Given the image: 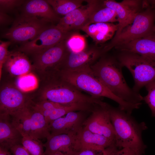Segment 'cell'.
I'll return each instance as SVG.
<instances>
[{
  "label": "cell",
  "instance_id": "obj_1",
  "mask_svg": "<svg viewBox=\"0 0 155 155\" xmlns=\"http://www.w3.org/2000/svg\"><path fill=\"white\" fill-rule=\"evenodd\" d=\"M123 67L117 58L104 55L90 68L95 76L117 96L130 103L142 104L143 97L128 86L123 75Z\"/></svg>",
  "mask_w": 155,
  "mask_h": 155
},
{
  "label": "cell",
  "instance_id": "obj_2",
  "mask_svg": "<svg viewBox=\"0 0 155 155\" xmlns=\"http://www.w3.org/2000/svg\"><path fill=\"white\" fill-rule=\"evenodd\" d=\"M108 111L115 133V145L121 148H128L137 155H142L146 146L142 133L147 128L144 122L139 123L129 114L102 101L100 104Z\"/></svg>",
  "mask_w": 155,
  "mask_h": 155
},
{
  "label": "cell",
  "instance_id": "obj_9",
  "mask_svg": "<svg viewBox=\"0 0 155 155\" xmlns=\"http://www.w3.org/2000/svg\"><path fill=\"white\" fill-rule=\"evenodd\" d=\"M73 32H66L51 25L32 40L21 44L16 49L28 55L40 53L65 40Z\"/></svg>",
  "mask_w": 155,
  "mask_h": 155
},
{
  "label": "cell",
  "instance_id": "obj_5",
  "mask_svg": "<svg viewBox=\"0 0 155 155\" xmlns=\"http://www.w3.org/2000/svg\"><path fill=\"white\" fill-rule=\"evenodd\" d=\"M155 9L149 8L139 12L133 22L114 36L103 47L105 53L113 48L124 45L146 36L155 31Z\"/></svg>",
  "mask_w": 155,
  "mask_h": 155
},
{
  "label": "cell",
  "instance_id": "obj_6",
  "mask_svg": "<svg viewBox=\"0 0 155 155\" xmlns=\"http://www.w3.org/2000/svg\"><path fill=\"white\" fill-rule=\"evenodd\" d=\"M33 102L21 110L9 115L14 126L22 136L34 139L46 138L50 134L49 124Z\"/></svg>",
  "mask_w": 155,
  "mask_h": 155
},
{
  "label": "cell",
  "instance_id": "obj_7",
  "mask_svg": "<svg viewBox=\"0 0 155 155\" xmlns=\"http://www.w3.org/2000/svg\"><path fill=\"white\" fill-rule=\"evenodd\" d=\"M117 59L123 67L131 73L134 81L132 88L136 92L155 81V61L133 53L121 52Z\"/></svg>",
  "mask_w": 155,
  "mask_h": 155
},
{
  "label": "cell",
  "instance_id": "obj_34",
  "mask_svg": "<svg viewBox=\"0 0 155 155\" xmlns=\"http://www.w3.org/2000/svg\"><path fill=\"white\" fill-rule=\"evenodd\" d=\"M15 19L8 13L0 11V27H3L12 24Z\"/></svg>",
  "mask_w": 155,
  "mask_h": 155
},
{
  "label": "cell",
  "instance_id": "obj_22",
  "mask_svg": "<svg viewBox=\"0 0 155 155\" xmlns=\"http://www.w3.org/2000/svg\"><path fill=\"white\" fill-rule=\"evenodd\" d=\"M118 28V24L97 23L86 25L81 30L89 36L96 44H100L112 39Z\"/></svg>",
  "mask_w": 155,
  "mask_h": 155
},
{
  "label": "cell",
  "instance_id": "obj_18",
  "mask_svg": "<svg viewBox=\"0 0 155 155\" xmlns=\"http://www.w3.org/2000/svg\"><path fill=\"white\" fill-rule=\"evenodd\" d=\"M115 48L120 52L136 53L155 61V32Z\"/></svg>",
  "mask_w": 155,
  "mask_h": 155
},
{
  "label": "cell",
  "instance_id": "obj_17",
  "mask_svg": "<svg viewBox=\"0 0 155 155\" xmlns=\"http://www.w3.org/2000/svg\"><path fill=\"white\" fill-rule=\"evenodd\" d=\"M19 10L20 14L36 17L50 23H58L61 18L46 0H26Z\"/></svg>",
  "mask_w": 155,
  "mask_h": 155
},
{
  "label": "cell",
  "instance_id": "obj_33",
  "mask_svg": "<svg viewBox=\"0 0 155 155\" xmlns=\"http://www.w3.org/2000/svg\"><path fill=\"white\" fill-rule=\"evenodd\" d=\"M116 147L113 146L104 150H85L80 151L74 152L73 155H109L111 152Z\"/></svg>",
  "mask_w": 155,
  "mask_h": 155
},
{
  "label": "cell",
  "instance_id": "obj_36",
  "mask_svg": "<svg viewBox=\"0 0 155 155\" xmlns=\"http://www.w3.org/2000/svg\"><path fill=\"white\" fill-rule=\"evenodd\" d=\"M10 150L13 155H30L27 151L20 144L13 146Z\"/></svg>",
  "mask_w": 155,
  "mask_h": 155
},
{
  "label": "cell",
  "instance_id": "obj_24",
  "mask_svg": "<svg viewBox=\"0 0 155 155\" xmlns=\"http://www.w3.org/2000/svg\"><path fill=\"white\" fill-rule=\"evenodd\" d=\"M55 12L63 16L82 6L85 0H46Z\"/></svg>",
  "mask_w": 155,
  "mask_h": 155
},
{
  "label": "cell",
  "instance_id": "obj_4",
  "mask_svg": "<svg viewBox=\"0 0 155 155\" xmlns=\"http://www.w3.org/2000/svg\"><path fill=\"white\" fill-rule=\"evenodd\" d=\"M58 74L63 80L77 89L98 98L105 97L117 103L119 107L129 114L137 109L138 105L127 102L113 94L96 78L90 69L79 71H62Z\"/></svg>",
  "mask_w": 155,
  "mask_h": 155
},
{
  "label": "cell",
  "instance_id": "obj_13",
  "mask_svg": "<svg viewBox=\"0 0 155 155\" xmlns=\"http://www.w3.org/2000/svg\"><path fill=\"white\" fill-rule=\"evenodd\" d=\"M83 124L91 131L104 136L115 144V133L109 113L102 106L96 104Z\"/></svg>",
  "mask_w": 155,
  "mask_h": 155
},
{
  "label": "cell",
  "instance_id": "obj_37",
  "mask_svg": "<svg viewBox=\"0 0 155 155\" xmlns=\"http://www.w3.org/2000/svg\"><path fill=\"white\" fill-rule=\"evenodd\" d=\"M0 155H13L9 150L0 147Z\"/></svg>",
  "mask_w": 155,
  "mask_h": 155
},
{
  "label": "cell",
  "instance_id": "obj_38",
  "mask_svg": "<svg viewBox=\"0 0 155 155\" xmlns=\"http://www.w3.org/2000/svg\"><path fill=\"white\" fill-rule=\"evenodd\" d=\"M52 155H65L63 153L61 152H57Z\"/></svg>",
  "mask_w": 155,
  "mask_h": 155
},
{
  "label": "cell",
  "instance_id": "obj_10",
  "mask_svg": "<svg viewBox=\"0 0 155 155\" xmlns=\"http://www.w3.org/2000/svg\"><path fill=\"white\" fill-rule=\"evenodd\" d=\"M65 40L40 53L31 56L32 71L41 80L55 69L69 51Z\"/></svg>",
  "mask_w": 155,
  "mask_h": 155
},
{
  "label": "cell",
  "instance_id": "obj_8",
  "mask_svg": "<svg viewBox=\"0 0 155 155\" xmlns=\"http://www.w3.org/2000/svg\"><path fill=\"white\" fill-rule=\"evenodd\" d=\"M50 23L36 17L21 14L17 15L9 29L2 35L11 43L21 44L32 40L50 25Z\"/></svg>",
  "mask_w": 155,
  "mask_h": 155
},
{
  "label": "cell",
  "instance_id": "obj_23",
  "mask_svg": "<svg viewBox=\"0 0 155 155\" xmlns=\"http://www.w3.org/2000/svg\"><path fill=\"white\" fill-rule=\"evenodd\" d=\"M116 22H118V19L115 12L112 9L104 6L102 1H100L92 11L86 25L97 23Z\"/></svg>",
  "mask_w": 155,
  "mask_h": 155
},
{
  "label": "cell",
  "instance_id": "obj_28",
  "mask_svg": "<svg viewBox=\"0 0 155 155\" xmlns=\"http://www.w3.org/2000/svg\"><path fill=\"white\" fill-rule=\"evenodd\" d=\"M65 43L68 50L70 51L78 52L86 48L85 38L76 31L73 32L65 40Z\"/></svg>",
  "mask_w": 155,
  "mask_h": 155
},
{
  "label": "cell",
  "instance_id": "obj_19",
  "mask_svg": "<svg viewBox=\"0 0 155 155\" xmlns=\"http://www.w3.org/2000/svg\"><path fill=\"white\" fill-rule=\"evenodd\" d=\"M3 67L11 76L17 78L32 70V65L28 56L16 49L9 52Z\"/></svg>",
  "mask_w": 155,
  "mask_h": 155
},
{
  "label": "cell",
  "instance_id": "obj_20",
  "mask_svg": "<svg viewBox=\"0 0 155 155\" xmlns=\"http://www.w3.org/2000/svg\"><path fill=\"white\" fill-rule=\"evenodd\" d=\"M22 136L12 123L10 116L0 113V147L8 150L21 143Z\"/></svg>",
  "mask_w": 155,
  "mask_h": 155
},
{
  "label": "cell",
  "instance_id": "obj_32",
  "mask_svg": "<svg viewBox=\"0 0 155 155\" xmlns=\"http://www.w3.org/2000/svg\"><path fill=\"white\" fill-rule=\"evenodd\" d=\"M12 44L9 41H2L0 42V79L2 75V70L4 64L8 57L9 46Z\"/></svg>",
  "mask_w": 155,
  "mask_h": 155
},
{
  "label": "cell",
  "instance_id": "obj_16",
  "mask_svg": "<svg viewBox=\"0 0 155 155\" xmlns=\"http://www.w3.org/2000/svg\"><path fill=\"white\" fill-rule=\"evenodd\" d=\"M88 112H71L64 117L53 121L49 124L50 134H75L83 126V124L87 117V113Z\"/></svg>",
  "mask_w": 155,
  "mask_h": 155
},
{
  "label": "cell",
  "instance_id": "obj_21",
  "mask_svg": "<svg viewBox=\"0 0 155 155\" xmlns=\"http://www.w3.org/2000/svg\"><path fill=\"white\" fill-rule=\"evenodd\" d=\"M75 135L50 134L46 138V142L43 144L45 148L44 155H52L57 152H61L65 155H73Z\"/></svg>",
  "mask_w": 155,
  "mask_h": 155
},
{
  "label": "cell",
  "instance_id": "obj_3",
  "mask_svg": "<svg viewBox=\"0 0 155 155\" xmlns=\"http://www.w3.org/2000/svg\"><path fill=\"white\" fill-rule=\"evenodd\" d=\"M42 84L36 96L37 101L47 100L63 104L88 103L99 104L101 99L84 94L62 79L56 73L41 80Z\"/></svg>",
  "mask_w": 155,
  "mask_h": 155
},
{
  "label": "cell",
  "instance_id": "obj_12",
  "mask_svg": "<svg viewBox=\"0 0 155 155\" xmlns=\"http://www.w3.org/2000/svg\"><path fill=\"white\" fill-rule=\"evenodd\" d=\"M15 86L7 85L1 89L0 113L9 115L16 113L30 104L33 100Z\"/></svg>",
  "mask_w": 155,
  "mask_h": 155
},
{
  "label": "cell",
  "instance_id": "obj_25",
  "mask_svg": "<svg viewBox=\"0 0 155 155\" xmlns=\"http://www.w3.org/2000/svg\"><path fill=\"white\" fill-rule=\"evenodd\" d=\"M78 106L76 104L61 105L40 111L43 115L47 123L49 124L53 121L62 117L68 113L78 111Z\"/></svg>",
  "mask_w": 155,
  "mask_h": 155
},
{
  "label": "cell",
  "instance_id": "obj_26",
  "mask_svg": "<svg viewBox=\"0 0 155 155\" xmlns=\"http://www.w3.org/2000/svg\"><path fill=\"white\" fill-rule=\"evenodd\" d=\"M15 86L24 93L33 91L38 87V77L32 72L23 75L17 78Z\"/></svg>",
  "mask_w": 155,
  "mask_h": 155
},
{
  "label": "cell",
  "instance_id": "obj_14",
  "mask_svg": "<svg viewBox=\"0 0 155 155\" xmlns=\"http://www.w3.org/2000/svg\"><path fill=\"white\" fill-rule=\"evenodd\" d=\"M103 5L113 9L118 19V28L115 36L119 34L122 30L133 21L142 5L140 0H123L120 2L113 0L102 1Z\"/></svg>",
  "mask_w": 155,
  "mask_h": 155
},
{
  "label": "cell",
  "instance_id": "obj_39",
  "mask_svg": "<svg viewBox=\"0 0 155 155\" xmlns=\"http://www.w3.org/2000/svg\"><path fill=\"white\" fill-rule=\"evenodd\" d=\"M154 31H155V28H154Z\"/></svg>",
  "mask_w": 155,
  "mask_h": 155
},
{
  "label": "cell",
  "instance_id": "obj_31",
  "mask_svg": "<svg viewBox=\"0 0 155 155\" xmlns=\"http://www.w3.org/2000/svg\"><path fill=\"white\" fill-rule=\"evenodd\" d=\"M145 86L148 93L143 97V100L150 108L152 116L155 117V81L148 83Z\"/></svg>",
  "mask_w": 155,
  "mask_h": 155
},
{
  "label": "cell",
  "instance_id": "obj_29",
  "mask_svg": "<svg viewBox=\"0 0 155 155\" xmlns=\"http://www.w3.org/2000/svg\"><path fill=\"white\" fill-rule=\"evenodd\" d=\"M21 144L30 155H44L43 144L39 140L22 136Z\"/></svg>",
  "mask_w": 155,
  "mask_h": 155
},
{
  "label": "cell",
  "instance_id": "obj_35",
  "mask_svg": "<svg viewBox=\"0 0 155 155\" xmlns=\"http://www.w3.org/2000/svg\"><path fill=\"white\" fill-rule=\"evenodd\" d=\"M109 155H137L133 151L128 148H123L119 150L115 148Z\"/></svg>",
  "mask_w": 155,
  "mask_h": 155
},
{
  "label": "cell",
  "instance_id": "obj_30",
  "mask_svg": "<svg viewBox=\"0 0 155 155\" xmlns=\"http://www.w3.org/2000/svg\"><path fill=\"white\" fill-rule=\"evenodd\" d=\"M26 1L0 0V11L8 14L17 10H19Z\"/></svg>",
  "mask_w": 155,
  "mask_h": 155
},
{
  "label": "cell",
  "instance_id": "obj_15",
  "mask_svg": "<svg viewBox=\"0 0 155 155\" xmlns=\"http://www.w3.org/2000/svg\"><path fill=\"white\" fill-rule=\"evenodd\" d=\"M114 145L115 143L112 141L83 126L75 135L73 148L74 152L85 150L103 151Z\"/></svg>",
  "mask_w": 155,
  "mask_h": 155
},
{
  "label": "cell",
  "instance_id": "obj_27",
  "mask_svg": "<svg viewBox=\"0 0 155 155\" xmlns=\"http://www.w3.org/2000/svg\"><path fill=\"white\" fill-rule=\"evenodd\" d=\"M87 5L82 6L61 18L56 26L63 30L70 32L71 27L84 12Z\"/></svg>",
  "mask_w": 155,
  "mask_h": 155
},
{
  "label": "cell",
  "instance_id": "obj_11",
  "mask_svg": "<svg viewBox=\"0 0 155 155\" xmlns=\"http://www.w3.org/2000/svg\"><path fill=\"white\" fill-rule=\"evenodd\" d=\"M105 53L103 47L96 46L78 52L69 51L55 70L75 71L87 70Z\"/></svg>",
  "mask_w": 155,
  "mask_h": 155
}]
</instances>
